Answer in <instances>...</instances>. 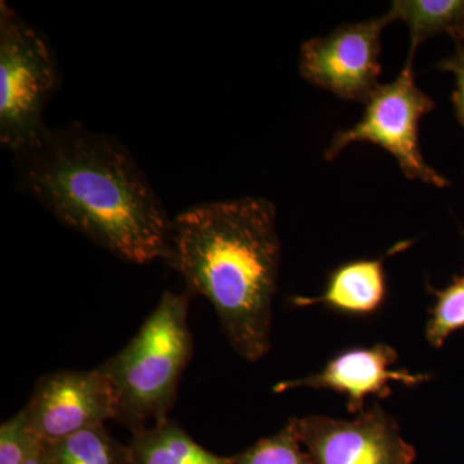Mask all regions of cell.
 Instances as JSON below:
<instances>
[{"label": "cell", "mask_w": 464, "mask_h": 464, "mask_svg": "<svg viewBox=\"0 0 464 464\" xmlns=\"http://www.w3.org/2000/svg\"><path fill=\"white\" fill-rule=\"evenodd\" d=\"M387 298L383 259H355L338 266L329 275L325 289L316 297L297 295L292 304L297 307L322 304L353 317L373 316Z\"/></svg>", "instance_id": "cell-10"}, {"label": "cell", "mask_w": 464, "mask_h": 464, "mask_svg": "<svg viewBox=\"0 0 464 464\" xmlns=\"http://www.w3.org/2000/svg\"><path fill=\"white\" fill-rule=\"evenodd\" d=\"M26 464H52L50 459L45 457L44 451H43L42 444H39V447L36 448V450L34 451L33 456L29 458Z\"/></svg>", "instance_id": "cell-18"}, {"label": "cell", "mask_w": 464, "mask_h": 464, "mask_svg": "<svg viewBox=\"0 0 464 464\" xmlns=\"http://www.w3.org/2000/svg\"><path fill=\"white\" fill-rule=\"evenodd\" d=\"M453 36L454 41L464 43V14L462 18H460L459 23L457 24V26L454 27L453 32L450 34Z\"/></svg>", "instance_id": "cell-19"}, {"label": "cell", "mask_w": 464, "mask_h": 464, "mask_svg": "<svg viewBox=\"0 0 464 464\" xmlns=\"http://www.w3.org/2000/svg\"><path fill=\"white\" fill-rule=\"evenodd\" d=\"M456 44L454 53L440 61L438 69L456 75V90L453 92L451 101L458 121L464 130V43L457 42Z\"/></svg>", "instance_id": "cell-17"}, {"label": "cell", "mask_w": 464, "mask_h": 464, "mask_svg": "<svg viewBox=\"0 0 464 464\" xmlns=\"http://www.w3.org/2000/svg\"><path fill=\"white\" fill-rule=\"evenodd\" d=\"M435 297L426 324V340L441 348L453 333L464 329V271L456 275L444 289L427 286Z\"/></svg>", "instance_id": "cell-14"}, {"label": "cell", "mask_w": 464, "mask_h": 464, "mask_svg": "<svg viewBox=\"0 0 464 464\" xmlns=\"http://www.w3.org/2000/svg\"><path fill=\"white\" fill-rule=\"evenodd\" d=\"M290 422L314 464H413L417 458L396 418L378 404L350 420L313 414Z\"/></svg>", "instance_id": "cell-7"}, {"label": "cell", "mask_w": 464, "mask_h": 464, "mask_svg": "<svg viewBox=\"0 0 464 464\" xmlns=\"http://www.w3.org/2000/svg\"><path fill=\"white\" fill-rule=\"evenodd\" d=\"M39 444L23 409L0 426V464H26Z\"/></svg>", "instance_id": "cell-16"}, {"label": "cell", "mask_w": 464, "mask_h": 464, "mask_svg": "<svg viewBox=\"0 0 464 464\" xmlns=\"http://www.w3.org/2000/svg\"><path fill=\"white\" fill-rule=\"evenodd\" d=\"M282 244L264 198L208 201L172 218L166 261L215 307L228 343L250 362L271 348Z\"/></svg>", "instance_id": "cell-2"}, {"label": "cell", "mask_w": 464, "mask_h": 464, "mask_svg": "<svg viewBox=\"0 0 464 464\" xmlns=\"http://www.w3.org/2000/svg\"><path fill=\"white\" fill-rule=\"evenodd\" d=\"M414 56L409 53L398 78L381 84L372 94L359 123L334 134L325 150L326 160L337 158L351 143L369 142L390 152L406 179L440 188L450 185L447 177L427 164L420 151V121L435 110L436 103L415 82Z\"/></svg>", "instance_id": "cell-5"}, {"label": "cell", "mask_w": 464, "mask_h": 464, "mask_svg": "<svg viewBox=\"0 0 464 464\" xmlns=\"http://www.w3.org/2000/svg\"><path fill=\"white\" fill-rule=\"evenodd\" d=\"M42 449L52 464H132L128 445L119 442L105 424L42 444Z\"/></svg>", "instance_id": "cell-12"}, {"label": "cell", "mask_w": 464, "mask_h": 464, "mask_svg": "<svg viewBox=\"0 0 464 464\" xmlns=\"http://www.w3.org/2000/svg\"><path fill=\"white\" fill-rule=\"evenodd\" d=\"M192 295L167 290L132 341L99 366L114 391L116 420L136 432L169 420L194 353L188 310ZM150 424V426H151Z\"/></svg>", "instance_id": "cell-3"}, {"label": "cell", "mask_w": 464, "mask_h": 464, "mask_svg": "<svg viewBox=\"0 0 464 464\" xmlns=\"http://www.w3.org/2000/svg\"><path fill=\"white\" fill-rule=\"evenodd\" d=\"M132 464H234L198 444L179 423L167 420L132 433Z\"/></svg>", "instance_id": "cell-11"}, {"label": "cell", "mask_w": 464, "mask_h": 464, "mask_svg": "<svg viewBox=\"0 0 464 464\" xmlns=\"http://www.w3.org/2000/svg\"><path fill=\"white\" fill-rule=\"evenodd\" d=\"M396 20L408 25L411 50L415 54L426 39L451 34L464 14V0H396L390 9Z\"/></svg>", "instance_id": "cell-13"}, {"label": "cell", "mask_w": 464, "mask_h": 464, "mask_svg": "<svg viewBox=\"0 0 464 464\" xmlns=\"http://www.w3.org/2000/svg\"><path fill=\"white\" fill-rule=\"evenodd\" d=\"M393 21L389 12L304 42L298 60L302 78L342 100L368 102L381 85L382 32Z\"/></svg>", "instance_id": "cell-6"}, {"label": "cell", "mask_w": 464, "mask_h": 464, "mask_svg": "<svg viewBox=\"0 0 464 464\" xmlns=\"http://www.w3.org/2000/svg\"><path fill=\"white\" fill-rule=\"evenodd\" d=\"M234 464H314L299 441L295 426L285 427L273 436L258 440L252 447L234 457Z\"/></svg>", "instance_id": "cell-15"}, {"label": "cell", "mask_w": 464, "mask_h": 464, "mask_svg": "<svg viewBox=\"0 0 464 464\" xmlns=\"http://www.w3.org/2000/svg\"><path fill=\"white\" fill-rule=\"evenodd\" d=\"M24 411L42 444L116 420L118 415L114 391L100 368L44 375Z\"/></svg>", "instance_id": "cell-8"}, {"label": "cell", "mask_w": 464, "mask_h": 464, "mask_svg": "<svg viewBox=\"0 0 464 464\" xmlns=\"http://www.w3.org/2000/svg\"><path fill=\"white\" fill-rule=\"evenodd\" d=\"M399 359L398 351L390 344L346 348L333 356L322 371L298 380L279 382L273 391L275 393L295 389L334 391L346 396L348 413L360 414L365 411V399L369 396L390 398L391 383L415 387L431 380L430 374L395 369Z\"/></svg>", "instance_id": "cell-9"}, {"label": "cell", "mask_w": 464, "mask_h": 464, "mask_svg": "<svg viewBox=\"0 0 464 464\" xmlns=\"http://www.w3.org/2000/svg\"><path fill=\"white\" fill-rule=\"evenodd\" d=\"M56 84V60L45 39L0 3V142L14 155L47 132L43 116Z\"/></svg>", "instance_id": "cell-4"}, {"label": "cell", "mask_w": 464, "mask_h": 464, "mask_svg": "<svg viewBox=\"0 0 464 464\" xmlns=\"http://www.w3.org/2000/svg\"><path fill=\"white\" fill-rule=\"evenodd\" d=\"M16 160L18 190L61 224L130 264L166 258L172 218L119 140L74 123Z\"/></svg>", "instance_id": "cell-1"}]
</instances>
